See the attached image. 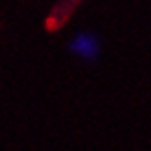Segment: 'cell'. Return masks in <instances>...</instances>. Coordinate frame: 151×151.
Returning a JSON list of instances; mask_svg holds the SVG:
<instances>
[{
  "mask_svg": "<svg viewBox=\"0 0 151 151\" xmlns=\"http://www.w3.org/2000/svg\"><path fill=\"white\" fill-rule=\"evenodd\" d=\"M70 52L75 57H79L85 63H93L95 58L101 55V45H99V38L91 32H79L70 40Z\"/></svg>",
  "mask_w": 151,
  "mask_h": 151,
  "instance_id": "obj_1",
  "label": "cell"
}]
</instances>
